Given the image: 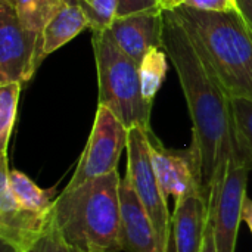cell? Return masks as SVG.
I'll return each instance as SVG.
<instances>
[{
  "mask_svg": "<svg viewBox=\"0 0 252 252\" xmlns=\"http://www.w3.org/2000/svg\"><path fill=\"white\" fill-rule=\"evenodd\" d=\"M162 46L180 80L193 123L192 143L198 148L202 183L210 196L211 186L236 149L232 97L202 43L171 9H164Z\"/></svg>",
  "mask_w": 252,
  "mask_h": 252,
  "instance_id": "6da1fadb",
  "label": "cell"
},
{
  "mask_svg": "<svg viewBox=\"0 0 252 252\" xmlns=\"http://www.w3.org/2000/svg\"><path fill=\"white\" fill-rule=\"evenodd\" d=\"M120 185L121 177L114 171L58 195L53 223L74 251L123 252Z\"/></svg>",
  "mask_w": 252,
  "mask_h": 252,
  "instance_id": "7a4b0ae2",
  "label": "cell"
},
{
  "mask_svg": "<svg viewBox=\"0 0 252 252\" xmlns=\"http://www.w3.org/2000/svg\"><path fill=\"white\" fill-rule=\"evenodd\" d=\"M171 10L202 43L230 97L252 99V30L241 13L204 12L185 4Z\"/></svg>",
  "mask_w": 252,
  "mask_h": 252,
  "instance_id": "3957f363",
  "label": "cell"
},
{
  "mask_svg": "<svg viewBox=\"0 0 252 252\" xmlns=\"http://www.w3.org/2000/svg\"><path fill=\"white\" fill-rule=\"evenodd\" d=\"M92 44L99 80V105L109 108L130 130H151L154 103L145 100L140 89L139 66L115 43L108 30L92 31Z\"/></svg>",
  "mask_w": 252,
  "mask_h": 252,
  "instance_id": "277c9868",
  "label": "cell"
},
{
  "mask_svg": "<svg viewBox=\"0 0 252 252\" xmlns=\"http://www.w3.org/2000/svg\"><path fill=\"white\" fill-rule=\"evenodd\" d=\"M148 133L149 130L143 127H131L128 130L126 179L130 182L139 201L152 220L161 244L167 252H171L173 216L170 214L168 199L161 189L152 164Z\"/></svg>",
  "mask_w": 252,
  "mask_h": 252,
  "instance_id": "5b68a950",
  "label": "cell"
},
{
  "mask_svg": "<svg viewBox=\"0 0 252 252\" xmlns=\"http://www.w3.org/2000/svg\"><path fill=\"white\" fill-rule=\"evenodd\" d=\"M251 170L235 149L227 159L224 171L211 186L208 202L217 252H235L236 250L242 208L247 199L248 173Z\"/></svg>",
  "mask_w": 252,
  "mask_h": 252,
  "instance_id": "8992f818",
  "label": "cell"
},
{
  "mask_svg": "<svg viewBox=\"0 0 252 252\" xmlns=\"http://www.w3.org/2000/svg\"><path fill=\"white\" fill-rule=\"evenodd\" d=\"M128 128L106 106L99 105L87 145L77 168L63 190H72L86 182L118 171V162L127 149Z\"/></svg>",
  "mask_w": 252,
  "mask_h": 252,
  "instance_id": "52a82bcc",
  "label": "cell"
},
{
  "mask_svg": "<svg viewBox=\"0 0 252 252\" xmlns=\"http://www.w3.org/2000/svg\"><path fill=\"white\" fill-rule=\"evenodd\" d=\"M41 61V44L21 27L15 6L0 0V86L30 81Z\"/></svg>",
  "mask_w": 252,
  "mask_h": 252,
  "instance_id": "ba28073f",
  "label": "cell"
},
{
  "mask_svg": "<svg viewBox=\"0 0 252 252\" xmlns=\"http://www.w3.org/2000/svg\"><path fill=\"white\" fill-rule=\"evenodd\" d=\"M148 134L152 164L165 198L173 196L179 201L195 192L207 193L198 148L192 143L188 149H168L152 130Z\"/></svg>",
  "mask_w": 252,
  "mask_h": 252,
  "instance_id": "9c48e42d",
  "label": "cell"
},
{
  "mask_svg": "<svg viewBox=\"0 0 252 252\" xmlns=\"http://www.w3.org/2000/svg\"><path fill=\"white\" fill-rule=\"evenodd\" d=\"M9 159L1 155L0 162V239L13 252H28L46 233L52 223V213L37 214L22 208L9 185Z\"/></svg>",
  "mask_w": 252,
  "mask_h": 252,
  "instance_id": "30bf717a",
  "label": "cell"
},
{
  "mask_svg": "<svg viewBox=\"0 0 252 252\" xmlns=\"http://www.w3.org/2000/svg\"><path fill=\"white\" fill-rule=\"evenodd\" d=\"M108 31L118 47L139 66L149 50L164 47V9L158 6L117 18Z\"/></svg>",
  "mask_w": 252,
  "mask_h": 252,
  "instance_id": "8fae6325",
  "label": "cell"
},
{
  "mask_svg": "<svg viewBox=\"0 0 252 252\" xmlns=\"http://www.w3.org/2000/svg\"><path fill=\"white\" fill-rule=\"evenodd\" d=\"M121 224L120 245L123 252H167L149 219L145 207L139 201L130 182L124 177L120 185Z\"/></svg>",
  "mask_w": 252,
  "mask_h": 252,
  "instance_id": "7c38bea8",
  "label": "cell"
},
{
  "mask_svg": "<svg viewBox=\"0 0 252 252\" xmlns=\"http://www.w3.org/2000/svg\"><path fill=\"white\" fill-rule=\"evenodd\" d=\"M210 217L208 195L195 192L176 201L173 214L174 252H201Z\"/></svg>",
  "mask_w": 252,
  "mask_h": 252,
  "instance_id": "4fadbf2b",
  "label": "cell"
},
{
  "mask_svg": "<svg viewBox=\"0 0 252 252\" xmlns=\"http://www.w3.org/2000/svg\"><path fill=\"white\" fill-rule=\"evenodd\" d=\"M86 28H90V21L83 7L66 3L47 24L43 32L41 59L65 46Z\"/></svg>",
  "mask_w": 252,
  "mask_h": 252,
  "instance_id": "5bb4252c",
  "label": "cell"
},
{
  "mask_svg": "<svg viewBox=\"0 0 252 252\" xmlns=\"http://www.w3.org/2000/svg\"><path fill=\"white\" fill-rule=\"evenodd\" d=\"M9 185L16 202L32 213L49 214L53 210V204L58 198L56 189H41L27 174L19 170L9 168Z\"/></svg>",
  "mask_w": 252,
  "mask_h": 252,
  "instance_id": "9a60e30c",
  "label": "cell"
},
{
  "mask_svg": "<svg viewBox=\"0 0 252 252\" xmlns=\"http://www.w3.org/2000/svg\"><path fill=\"white\" fill-rule=\"evenodd\" d=\"M65 4V0H16L15 10L21 27L41 44L47 24Z\"/></svg>",
  "mask_w": 252,
  "mask_h": 252,
  "instance_id": "2e32d148",
  "label": "cell"
},
{
  "mask_svg": "<svg viewBox=\"0 0 252 252\" xmlns=\"http://www.w3.org/2000/svg\"><path fill=\"white\" fill-rule=\"evenodd\" d=\"M168 56L164 47H155L149 50L139 65V78L142 94L146 102L154 103V99L161 89L168 68Z\"/></svg>",
  "mask_w": 252,
  "mask_h": 252,
  "instance_id": "e0dca14e",
  "label": "cell"
},
{
  "mask_svg": "<svg viewBox=\"0 0 252 252\" xmlns=\"http://www.w3.org/2000/svg\"><path fill=\"white\" fill-rule=\"evenodd\" d=\"M236 152L252 168V99L232 97Z\"/></svg>",
  "mask_w": 252,
  "mask_h": 252,
  "instance_id": "ac0fdd59",
  "label": "cell"
},
{
  "mask_svg": "<svg viewBox=\"0 0 252 252\" xmlns=\"http://www.w3.org/2000/svg\"><path fill=\"white\" fill-rule=\"evenodd\" d=\"M22 83H9L0 86V151L7 155L9 140L16 121L18 102Z\"/></svg>",
  "mask_w": 252,
  "mask_h": 252,
  "instance_id": "d6986e66",
  "label": "cell"
},
{
  "mask_svg": "<svg viewBox=\"0 0 252 252\" xmlns=\"http://www.w3.org/2000/svg\"><path fill=\"white\" fill-rule=\"evenodd\" d=\"M78 6L86 12L92 31L108 30L118 18V0H78Z\"/></svg>",
  "mask_w": 252,
  "mask_h": 252,
  "instance_id": "ffe728a7",
  "label": "cell"
},
{
  "mask_svg": "<svg viewBox=\"0 0 252 252\" xmlns=\"http://www.w3.org/2000/svg\"><path fill=\"white\" fill-rule=\"evenodd\" d=\"M28 252H75L62 238L61 232L58 230L56 224L53 223V217H52V223L49 226V229L46 230V233L35 242V245Z\"/></svg>",
  "mask_w": 252,
  "mask_h": 252,
  "instance_id": "44dd1931",
  "label": "cell"
},
{
  "mask_svg": "<svg viewBox=\"0 0 252 252\" xmlns=\"http://www.w3.org/2000/svg\"><path fill=\"white\" fill-rule=\"evenodd\" d=\"M183 4L188 6V7L198 9V10L217 12V13L238 10L235 0H186Z\"/></svg>",
  "mask_w": 252,
  "mask_h": 252,
  "instance_id": "7402d4cb",
  "label": "cell"
},
{
  "mask_svg": "<svg viewBox=\"0 0 252 252\" xmlns=\"http://www.w3.org/2000/svg\"><path fill=\"white\" fill-rule=\"evenodd\" d=\"M201 252H217V250H216V241H214V226H213L211 214L208 217V224H207L204 245H202V251Z\"/></svg>",
  "mask_w": 252,
  "mask_h": 252,
  "instance_id": "603a6c76",
  "label": "cell"
},
{
  "mask_svg": "<svg viewBox=\"0 0 252 252\" xmlns=\"http://www.w3.org/2000/svg\"><path fill=\"white\" fill-rule=\"evenodd\" d=\"M236 9L252 30V0H235Z\"/></svg>",
  "mask_w": 252,
  "mask_h": 252,
  "instance_id": "cb8c5ba5",
  "label": "cell"
},
{
  "mask_svg": "<svg viewBox=\"0 0 252 252\" xmlns=\"http://www.w3.org/2000/svg\"><path fill=\"white\" fill-rule=\"evenodd\" d=\"M242 221H245L250 227L252 233V199L247 196L245 202H244V208H242Z\"/></svg>",
  "mask_w": 252,
  "mask_h": 252,
  "instance_id": "d4e9b609",
  "label": "cell"
},
{
  "mask_svg": "<svg viewBox=\"0 0 252 252\" xmlns=\"http://www.w3.org/2000/svg\"><path fill=\"white\" fill-rule=\"evenodd\" d=\"M186 0H162L161 1V7L162 9H174L180 4H183Z\"/></svg>",
  "mask_w": 252,
  "mask_h": 252,
  "instance_id": "484cf974",
  "label": "cell"
},
{
  "mask_svg": "<svg viewBox=\"0 0 252 252\" xmlns=\"http://www.w3.org/2000/svg\"><path fill=\"white\" fill-rule=\"evenodd\" d=\"M66 3H69V4H78V0H65Z\"/></svg>",
  "mask_w": 252,
  "mask_h": 252,
  "instance_id": "4316f807",
  "label": "cell"
},
{
  "mask_svg": "<svg viewBox=\"0 0 252 252\" xmlns=\"http://www.w3.org/2000/svg\"><path fill=\"white\" fill-rule=\"evenodd\" d=\"M3 1H7V3H10V4L15 6V1H16V0H3Z\"/></svg>",
  "mask_w": 252,
  "mask_h": 252,
  "instance_id": "83f0119b",
  "label": "cell"
},
{
  "mask_svg": "<svg viewBox=\"0 0 252 252\" xmlns=\"http://www.w3.org/2000/svg\"><path fill=\"white\" fill-rule=\"evenodd\" d=\"M161 1H162V0H161Z\"/></svg>",
  "mask_w": 252,
  "mask_h": 252,
  "instance_id": "f1b7e54d",
  "label": "cell"
}]
</instances>
